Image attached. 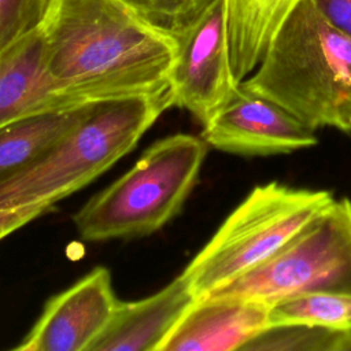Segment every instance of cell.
<instances>
[{
	"label": "cell",
	"mask_w": 351,
	"mask_h": 351,
	"mask_svg": "<svg viewBox=\"0 0 351 351\" xmlns=\"http://www.w3.org/2000/svg\"><path fill=\"white\" fill-rule=\"evenodd\" d=\"M44 69L75 104L155 95L170 86L177 43L123 0H51Z\"/></svg>",
	"instance_id": "6da1fadb"
},
{
	"label": "cell",
	"mask_w": 351,
	"mask_h": 351,
	"mask_svg": "<svg viewBox=\"0 0 351 351\" xmlns=\"http://www.w3.org/2000/svg\"><path fill=\"white\" fill-rule=\"evenodd\" d=\"M308 128L351 133V37L300 0L241 82Z\"/></svg>",
	"instance_id": "7a4b0ae2"
},
{
	"label": "cell",
	"mask_w": 351,
	"mask_h": 351,
	"mask_svg": "<svg viewBox=\"0 0 351 351\" xmlns=\"http://www.w3.org/2000/svg\"><path fill=\"white\" fill-rule=\"evenodd\" d=\"M171 88L95 101L88 112L29 166L0 181V210L56 202L86 186L130 152L165 110Z\"/></svg>",
	"instance_id": "3957f363"
},
{
	"label": "cell",
	"mask_w": 351,
	"mask_h": 351,
	"mask_svg": "<svg viewBox=\"0 0 351 351\" xmlns=\"http://www.w3.org/2000/svg\"><path fill=\"white\" fill-rule=\"evenodd\" d=\"M208 144L186 133L155 141L133 167L73 217L86 241L151 234L174 218L193 189Z\"/></svg>",
	"instance_id": "277c9868"
},
{
	"label": "cell",
	"mask_w": 351,
	"mask_h": 351,
	"mask_svg": "<svg viewBox=\"0 0 351 351\" xmlns=\"http://www.w3.org/2000/svg\"><path fill=\"white\" fill-rule=\"evenodd\" d=\"M333 195L277 181L256 185L181 273L196 299L255 269L307 226Z\"/></svg>",
	"instance_id": "5b68a950"
},
{
	"label": "cell",
	"mask_w": 351,
	"mask_h": 351,
	"mask_svg": "<svg viewBox=\"0 0 351 351\" xmlns=\"http://www.w3.org/2000/svg\"><path fill=\"white\" fill-rule=\"evenodd\" d=\"M351 295V200L333 199L267 261L207 295L273 304L307 293Z\"/></svg>",
	"instance_id": "8992f818"
},
{
	"label": "cell",
	"mask_w": 351,
	"mask_h": 351,
	"mask_svg": "<svg viewBox=\"0 0 351 351\" xmlns=\"http://www.w3.org/2000/svg\"><path fill=\"white\" fill-rule=\"evenodd\" d=\"M174 38L177 51L170 71L174 106L204 125L240 84L229 58L223 0H214Z\"/></svg>",
	"instance_id": "52a82bcc"
},
{
	"label": "cell",
	"mask_w": 351,
	"mask_h": 351,
	"mask_svg": "<svg viewBox=\"0 0 351 351\" xmlns=\"http://www.w3.org/2000/svg\"><path fill=\"white\" fill-rule=\"evenodd\" d=\"M208 145L234 155L270 156L310 148L315 130L277 103L239 84L232 97L203 125Z\"/></svg>",
	"instance_id": "ba28073f"
},
{
	"label": "cell",
	"mask_w": 351,
	"mask_h": 351,
	"mask_svg": "<svg viewBox=\"0 0 351 351\" xmlns=\"http://www.w3.org/2000/svg\"><path fill=\"white\" fill-rule=\"evenodd\" d=\"M118 299L111 274L99 266L45 303L15 351H86L108 324Z\"/></svg>",
	"instance_id": "9c48e42d"
},
{
	"label": "cell",
	"mask_w": 351,
	"mask_h": 351,
	"mask_svg": "<svg viewBox=\"0 0 351 351\" xmlns=\"http://www.w3.org/2000/svg\"><path fill=\"white\" fill-rule=\"evenodd\" d=\"M270 326V304L219 295L197 298L160 351L243 350Z\"/></svg>",
	"instance_id": "30bf717a"
},
{
	"label": "cell",
	"mask_w": 351,
	"mask_h": 351,
	"mask_svg": "<svg viewBox=\"0 0 351 351\" xmlns=\"http://www.w3.org/2000/svg\"><path fill=\"white\" fill-rule=\"evenodd\" d=\"M195 300L196 296L182 274L148 298L119 300L108 324L86 351H160Z\"/></svg>",
	"instance_id": "8fae6325"
},
{
	"label": "cell",
	"mask_w": 351,
	"mask_h": 351,
	"mask_svg": "<svg viewBox=\"0 0 351 351\" xmlns=\"http://www.w3.org/2000/svg\"><path fill=\"white\" fill-rule=\"evenodd\" d=\"M40 26L0 55V126L37 111L84 106L59 93L49 80Z\"/></svg>",
	"instance_id": "7c38bea8"
},
{
	"label": "cell",
	"mask_w": 351,
	"mask_h": 351,
	"mask_svg": "<svg viewBox=\"0 0 351 351\" xmlns=\"http://www.w3.org/2000/svg\"><path fill=\"white\" fill-rule=\"evenodd\" d=\"M300 0H223L233 74L239 82L261 62L267 45Z\"/></svg>",
	"instance_id": "4fadbf2b"
},
{
	"label": "cell",
	"mask_w": 351,
	"mask_h": 351,
	"mask_svg": "<svg viewBox=\"0 0 351 351\" xmlns=\"http://www.w3.org/2000/svg\"><path fill=\"white\" fill-rule=\"evenodd\" d=\"M92 104L37 111L0 126V181L41 156L88 112Z\"/></svg>",
	"instance_id": "5bb4252c"
},
{
	"label": "cell",
	"mask_w": 351,
	"mask_h": 351,
	"mask_svg": "<svg viewBox=\"0 0 351 351\" xmlns=\"http://www.w3.org/2000/svg\"><path fill=\"white\" fill-rule=\"evenodd\" d=\"M287 324L351 328V295L318 292L270 304V326Z\"/></svg>",
	"instance_id": "9a60e30c"
},
{
	"label": "cell",
	"mask_w": 351,
	"mask_h": 351,
	"mask_svg": "<svg viewBox=\"0 0 351 351\" xmlns=\"http://www.w3.org/2000/svg\"><path fill=\"white\" fill-rule=\"evenodd\" d=\"M243 350L351 351V328L287 324L269 326Z\"/></svg>",
	"instance_id": "2e32d148"
},
{
	"label": "cell",
	"mask_w": 351,
	"mask_h": 351,
	"mask_svg": "<svg viewBox=\"0 0 351 351\" xmlns=\"http://www.w3.org/2000/svg\"><path fill=\"white\" fill-rule=\"evenodd\" d=\"M155 29L176 36L214 0H123Z\"/></svg>",
	"instance_id": "e0dca14e"
},
{
	"label": "cell",
	"mask_w": 351,
	"mask_h": 351,
	"mask_svg": "<svg viewBox=\"0 0 351 351\" xmlns=\"http://www.w3.org/2000/svg\"><path fill=\"white\" fill-rule=\"evenodd\" d=\"M51 0H0V55L37 29Z\"/></svg>",
	"instance_id": "ac0fdd59"
},
{
	"label": "cell",
	"mask_w": 351,
	"mask_h": 351,
	"mask_svg": "<svg viewBox=\"0 0 351 351\" xmlns=\"http://www.w3.org/2000/svg\"><path fill=\"white\" fill-rule=\"evenodd\" d=\"M52 207L53 206L48 203H36L21 206L16 208L0 210V240L18 230L23 225L32 222L33 219L48 213Z\"/></svg>",
	"instance_id": "d6986e66"
},
{
	"label": "cell",
	"mask_w": 351,
	"mask_h": 351,
	"mask_svg": "<svg viewBox=\"0 0 351 351\" xmlns=\"http://www.w3.org/2000/svg\"><path fill=\"white\" fill-rule=\"evenodd\" d=\"M318 11L339 30L351 37V0H311Z\"/></svg>",
	"instance_id": "ffe728a7"
}]
</instances>
